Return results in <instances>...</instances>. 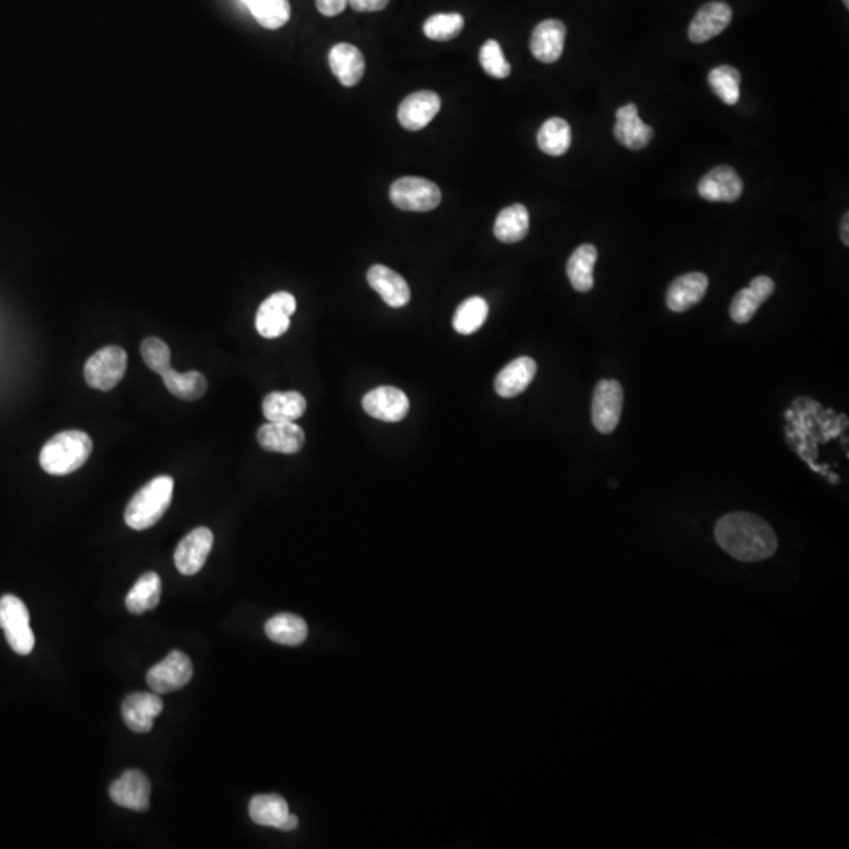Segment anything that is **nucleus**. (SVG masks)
<instances>
[{
  "mask_svg": "<svg viewBox=\"0 0 849 849\" xmlns=\"http://www.w3.org/2000/svg\"><path fill=\"white\" fill-rule=\"evenodd\" d=\"M596 260H598V250L592 244H582L574 250L566 265V274L574 290L579 293L592 290L595 283L593 268H595Z\"/></svg>",
  "mask_w": 849,
  "mask_h": 849,
  "instance_id": "27",
  "label": "nucleus"
},
{
  "mask_svg": "<svg viewBox=\"0 0 849 849\" xmlns=\"http://www.w3.org/2000/svg\"><path fill=\"white\" fill-rule=\"evenodd\" d=\"M488 313V302L485 299L478 298V296L466 299L456 309L455 317H453V328L461 335L474 334L485 324Z\"/></svg>",
  "mask_w": 849,
  "mask_h": 849,
  "instance_id": "33",
  "label": "nucleus"
},
{
  "mask_svg": "<svg viewBox=\"0 0 849 849\" xmlns=\"http://www.w3.org/2000/svg\"><path fill=\"white\" fill-rule=\"evenodd\" d=\"M409 398L397 387L383 386L370 390L362 400V408L368 416L381 422L397 423L409 412Z\"/></svg>",
  "mask_w": 849,
  "mask_h": 849,
  "instance_id": "10",
  "label": "nucleus"
},
{
  "mask_svg": "<svg viewBox=\"0 0 849 849\" xmlns=\"http://www.w3.org/2000/svg\"><path fill=\"white\" fill-rule=\"evenodd\" d=\"M566 27L559 19H546L538 24L530 38L533 57L543 63H554L565 48Z\"/></svg>",
  "mask_w": 849,
  "mask_h": 849,
  "instance_id": "19",
  "label": "nucleus"
},
{
  "mask_svg": "<svg viewBox=\"0 0 849 849\" xmlns=\"http://www.w3.org/2000/svg\"><path fill=\"white\" fill-rule=\"evenodd\" d=\"M717 544L739 562H760L776 554L779 540L765 519L747 511L728 513L714 527Z\"/></svg>",
  "mask_w": 849,
  "mask_h": 849,
  "instance_id": "1",
  "label": "nucleus"
},
{
  "mask_svg": "<svg viewBox=\"0 0 849 849\" xmlns=\"http://www.w3.org/2000/svg\"><path fill=\"white\" fill-rule=\"evenodd\" d=\"M480 63L483 70L496 79H505L510 76V63L505 59L504 51L496 40H488L480 49Z\"/></svg>",
  "mask_w": 849,
  "mask_h": 849,
  "instance_id": "37",
  "label": "nucleus"
},
{
  "mask_svg": "<svg viewBox=\"0 0 849 849\" xmlns=\"http://www.w3.org/2000/svg\"><path fill=\"white\" fill-rule=\"evenodd\" d=\"M390 200L403 211H427L438 208L442 200L441 189L433 181L419 177H405L390 186Z\"/></svg>",
  "mask_w": 849,
  "mask_h": 849,
  "instance_id": "5",
  "label": "nucleus"
},
{
  "mask_svg": "<svg viewBox=\"0 0 849 849\" xmlns=\"http://www.w3.org/2000/svg\"><path fill=\"white\" fill-rule=\"evenodd\" d=\"M161 376L170 394L180 400H199L208 389L205 376L199 372L178 373L170 367Z\"/></svg>",
  "mask_w": 849,
  "mask_h": 849,
  "instance_id": "30",
  "label": "nucleus"
},
{
  "mask_svg": "<svg viewBox=\"0 0 849 849\" xmlns=\"http://www.w3.org/2000/svg\"><path fill=\"white\" fill-rule=\"evenodd\" d=\"M128 356L120 346H106L90 357L84 368L85 381L93 389L109 392L114 389L126 373Z\"/></svg>",
  "mask_w": 849,
  "mask_h": 849,
  "instance_id": "6",
  "label": "nucleus"
},
{
  "mask_svg": "<svg viewBox=\"0 0 849 849\" xmlns=\"http://www.w3.org/2000/svg\"><path fill=\"white\" fill-rule=\"evenodd\" d=\"M711 90L728 106H735L741 96V74L735 67L722 65L711 70L708 76Z\"/></svg>",
  "mask_w": 849,
  "mask_h": 849,
  "instance_id": "34",
  "label": "nucleus"
},
{
  "mask_svg": "<svg viewBox=\"0 0 849 849\" xmlns=\"http://www.w3.org/2000/svg\"><path fill=\"white\" fill-rule=\"evenodd\" d=\"M26 604L13 595L0 598V628L7 642L18 655L27 656L35 647L34 631L30 629Z\"/></svg>",
  "mask_w": 849,
  "mask_h": 849,
  "instance_id": "4",
  "label": "nucleus"
},
{
  "mask_svg": "<svg viewBox=\"0 0 849 849\" xmlns=\"http://www.w3.org/2000/svg\"><path fill=\"white\" fill-rule=\"evenodd\" d=\"M257 23L265 29L276 30L290 21L291 8L288 0H243Z\"/></svg>",
  "mask_w": 849,
  "mask_h": 849,
  "instance_id": "32",
  "label": "nucleus"
},
{
  "mask_svg": "<svg viewBox=\"0 0 849 849\" xmlns=\"http://www.w3.org/2000/svg\"><path fill=\"white\" fill-rule=\"evenodd\" d=\"M161 601V578L156 573L140 576L133 589L126 596V609L131 614L142 615L153 611Z\"/></svg>",
  "mask_w": 849,
  "mask_h": 849,
  "instance_id": "29",
  "label": "nucleus"
},
{
  "mask_svg": "<svg viewBox=\"0 0 849 849\" xmlns=\"http://www.w3.org/2000/svg\"><path fill=\"white\" fill-rule=\"evenodd\" d=\"M140 354H142L145 365L159 375L166 372L167 368L172 367L170 365V361H172L170 348L161 339H156V337L145 339L140 345Z\"/></svg>",
  "mask_w": 849,
  "mask_h": 849,
  "instance_id": "36",
  "label": "nucleus"
},
{
  "mask_svg": "<svg viewBox=\"0 0 849 849\" xmlns=\"http://www.w3.org/2000/svg\"><path fill=\"white\" fill-rule=\"evenodd\" d=\"M346 5H348V0H317L318 12L321 15L328 16V18L340 15L345 10Z\"/></svg>",
  "mask_w": 849,
  "mask_h": 849,
  "instance_id": "41",
  "label": "nucleus"
},
{
  "mask_svg": "<svg viewBox=\"0 0 849 849\" xmlns=\"http://www.w3.org/2000/svg\"><path fill=\"white\" fill-rule=\"evenodd\" d=\"M173 478L159 475L148 482L129 500L125 521L131 529L145 530L155 526L172 504Z\"/></svg>",
  "mask_w": 849,
  "mask_h": 849,
  "instance_id": "3",
  "label": "nucleus"
},
{
  "mask_svg": "<svg viewBox=\"0 0 849 849\" xmlns=\"http://www.w3.org/2000/svg\"><path fill=\"white\" fill-rule=\"evenodd\" d=\"M615 117H617L614 126L615 139L629 150H642L655 136L653 128L640 120L639 109L634 103L620 107Z\"/></svg>",
  "mask_w": 849,
  "mask_h": 849,
  "instance_id": "18",
  "label": "nucleus"
},
{
  "mask_svg": "<svg viewBox=\"0 0 849 849\" xmlns=\"http://www.w3.org/2000/svg\"><path fill=\"white\" fill-rule=\"evenodd\" d=\"M761 304L763 302L758 299L754 291L750 290V288H744V290L738 291L735 298H733L732 306H730V315H732L735 323H749L755 317V313L760 309Z\"/></svg>",
  "mask_w": 849,
  "mask_h": 849,
  "instance_id": "38",
  "label": "nucleus"
},
{
  "mask_svg": "<svg viewBox=\"0 0 849 849\" xmlns=\"http://www.w3.org/2000/svg\"><path fill=\"white\" fill-rule=\"evenodd\" d=\"M266 636L280 645L296 647L307 639L309 628L307 623L298 615L279 614L268 620L265 626Z\"/></svg>",
  "mask_w": 849,
  "mask_h": 849,
  "instance_id": "28",
  "label": "nucleus"
},
{
  "mask_svg": "<svg viewBox=\"0 0 849 849\" xmlns=\"http://www.w3.org/2000/svg\"><path fill=\"white\" fill-rule=\"evenodd\" d=\"M743 189V180L728 166L716 167L699 183L700 197L708 202H736L743 195Z\"/></svg>",
  "mask_w": 849,
  "mask_h": 849,
  "instance_id": "17",
  "label": "nucleus"
},
{
  "mask_svg": "<svg viewBox=\"0 0 849 849\" xmlns=\"http://www.w3.org/2000/svg\"><path fill=\"white\" fill-rule=\"evenodd\" d=\"M249 815L260 826L276 827L282 831L290 816L288 804L279 794H258L249 804Z\"/></svg>",
  "mask_w": 849,
  "mask_h": 849,
  "instance_id": "25",
  "label": "nucleus"
},
{
  "mask_svg": "<svg viewBox=\"0 0 849 849\" xmlns=\"http://www.w3.org/2000/svg\"><path fill=\"white\" fill-rule=\"evenodd\" d=\"M306 409V398L299 392H272L263 400V416L268 422H296Z\"/></svg>",
  "mask_w": 849,
  "mask_h": 849,
  "instance_id": "24",
  "label": "nucleus"
},
{
  "mask_svg": "<svg viewBox=\"0 0 849 849\" xmlns=\"http://www.w3.org/2000/svg\"><path fill=\"white\" fill-rule=\"evenodd\" d=\"M194 675L191 659L184 655L183 651H170L164 661L151 667L147 673V683L151 691L156 694H169V692L183 689Z\"/></svg>",
  "mask_w": 849,
  "mask_h": 849,
  "instance_id": "7",
  "label": "nucleus"
},
{
  "mask_svg": "<svg viewBox=\"0 0 849 849\" xmlns=\"http://www.w3.org/2000/svg\"><path fill=\"white\" fill-rule=\"evenodd\" d=\"M162 710L164 702L156 692H134L123 700V721L133 732L148 733Z\"/></svg>",
  "mask_w": 849,
  "mask_h": 849,
  "instance_id": "13",
  "label": "nucleus"
},
{
  "mask_svg": "<svg viewBox=\"0 0 849 849\" xmlns=\"http://www.w3.org/2000/svg\"><path fill=\"white\" fill-rule=\"evenodd\" d=\"M845 2L846 7H849V0H843Z\"/></svg>",
  "mask_w": 849,
  "mask_h": 849,
  "instance_id": "44",
  "label": "nucleus"
},
{
  "mask_svg": "<svg viewBox=\"0 0 849 849\" xmlns=\"http://www.w3.org/2000/svg\"><path fill=\"white\" fill-rule=\"evenodd\" d=\"M257 439L266 452L293 455L302 449L306 433L295 422H268L258 430Z\"/></svg>",
  "mask_w": 849,
  "mask_h": 849,
  "instance_id": "16",
  "label": "nucleus"
},
{
  "mask_svg": "<svg viewBox=\"0 0 849 849\" xmlns=\"http://www.w3.org/2000/svg\"><path fill=\"white\" fill-rule=\"evenodd\" d=\"M298 824H299L298 816L291 815V813H290V816H288L287 823H285V826H283L282 831H285V832L295 831L296 827H298Z\"/></svg>",
  "mask_w": 849,
  "mask_h": 849,
  "instance_id": "42",
  "label": "nucleus"
},
{
  "mask_svg": "<svg viewBox=\"0 0 849 849\" xmlns=\"http://www.w3.org/2000/svg\"><path fill=\"white\" fill-rule=\"evenodd\" d=\"M749 288L754 291L755 295L758 296V299H760L761 302H766L769 298H771L774 290H776V283H774V280H772L771 277L758 276L750 282Z\"/></svg>",
  "mask_w": 849,
  "mask_h": 849,
  "instance_id": "39",
  "label": "nucleus"
},
{
  "mask_svg": "<svg viewBox=\"0 0 849 849\" xmlns=\"http://www.w3.org/2000/svg\"><path fill=\"white\" fill-rule=\"evenodd\" d=\"M329 65L335 78L345 87H354L361 82L365 71L362 52L350 43H339L329 52Z\"/></svg>",
  "mask_w": 849,
  "mask_h": 849,
  "instance_id": "23",
  "label": "nucleus"
},
{
  "mask_svg": "<svg viewBox=\"0 0 849 849\" xmlns=\"http://www.w3.org/2000/svg\"><path fill=\"white\" fill-rule=\"evenodd\" d=\"M537 375V362L532 357H518L504 370H500L494 381V389L502 398H515L522 394Z\"/></svg>",
  "mask_w": 849,
  "mask_h": 849,
  "instance_id": "22",
  "label": "nucleus"
},
{
  "mask_svg": "<svg viewBox=\"0 0 849 849\" xmlns=\"http://www.w3.org/2000/svg\"><path fill=\"white\" fill-rule=\"evenodd\" d=\"M295 312V296L287 291L274 293L258 307L255 318L258 334L265 339H277L290 329V318Z\"/></svg>",
  "mask_w": 849,
  "mask_h": 849,
  "instance_id": "8",
  "label": "nucleus"
},
{
  "mask_svg": "<svg viewBox=\"0 0 849 849\" xmlns=\"http://www.w3.org/2000/svg\"><path fill=\"white\" fill-rule=\"evenodd\" d=\"M622 384L615 379H601L593 392L592 420L596 430L611 434L617 428L623 409Z\"/></svg>",
  "mask_w": 849,
  "mask_h": 849,
  "instance_id": "9",
  "label": "nucleus"
},
{
  "mask_svg": "<svg viewBox=\"0 0 849 849\" xmlns=\"http://www.w3.org/2000/svg\"><path fill=\"white\" fill-rule=\"evenodd\" d=\"M464 19L458 13H438L423 24V34L430 40L450 41L463 32Z\"/></svg>",
  "mask_w": 849,
  "mask_h": 849,
  "instance_id": "35",
  "label": "nucleus"
},
{
  "mask_svg": "<svg viewBox=\"0 0 849 849\" xmlns=\"http://www.w3.org/2000/svg\"><path fill=\"white\" fill-rule=\"evenodd\" d=\"M112 801L120 807L134 810V812H147L150 809L151 785L144 772L137 769H129L123 772L111 785Z\"/></svg>",
  "mask_w": 849,
  "mask_h": 849,
  "instance_id": "12",
  "label": "nucleus"
},
{
  "mask_svg": "<svg viewBox=\"0 0 849 849\" xmlns=\"http://www.w3.org/2000/svg\"><path fill=\"white\" fill-rule=\"evenodd\" d=\"M732 16V8L725 2H708L692 18L689 24V40L700 45L721 35L732 23Z\"/></svg>",
  "mask_w": 849,
  "mask_h": 849,
  "instance_id": "14",
  "label": "nucleus"
},
{
  "mask_svg": "<svg viewBox=\"0 0 849 849\" xmlns=\"http://www.w3.org/2000/svg\"><path fill=\"white\" fill-rule=\"evenodd\" d=\"M389 2L390 0H348L353 10L362 13L381 12Z\"/></svg>",
  "mask_w": 849,
  "mask_h": 849,
  "instance_id": "40",
  "label": "nucleus"
},
{
  "mask_svg": "<svg viewBox=\"0 0 849 849\" xmlns=\"http://www.w3.org/2000/svg\"><path fill=\"white\" fill-rule=\"evenodd\" d=\"M92 450L89 434L79 430L63 431L41 449L40 466L51 475L73 474L87 463Z\"/></svg>",
  "mask_w": 849,
  "mask_h": 849,
  "instance_id": "2",
  "label": "nucleus"
},
{
  "mask_svg": "<svg viewBox=\"0 0 849 849\" xmlns=\"http://www.w3.org/2000/svg\"><path fill=\"white\" fill-rule=\"evenodd\" d=\"M708 277L703 272H689L673 280L667 290L666 302L672 312L683 313L705 298Z\"/></svg>",
  "mask_w": 849,
  "mask_h": 849,
  "instance_id": "21",
  "label": "nucleus"
},
{
  "mask_svg": "<svg viewBox=\"0 0 849 849\" xmlns=\"http://www.w3.org/2000/svg\"><path fill=\"white\" fill-rule=\"evenodd\" d=\"M529 227V211L526 206L516 203L500 211L494 224V235L500 243L515 244L526 238Z\"/></svg>",
  "mask_w": 849,
  "mask_h": 849,
  "instance_id": "26",
  "label": "nucleus"
},
{
  "mask_svg": "<svg viewBox=\"0 0 849 849\" xmlns=\"http://www.w3.org/2000/svg\"><path fill=\"white\" fill-rule=\"evenodd\" d=\"M538 147L546 155L563 156L570 150L571 126L563 118H549L541 126L537 136Z\"/></svg>",
  "mask_w": 849,
  "mask_h": 849,
  "instance_id": "31",
  "label": "nucleus"
},
{
  "mask_svg": "<svg viewBox=\"0 0 849 849\" xmlns=\"http://www.w3.org/2000/svg\"><path fill=\"white\" fill-rule=\"evenodd\" d=\"M214 535L206 527H197L189 532L178 544L177 551L173 555L177 570L184 576H194L202 570L211 549H213Z\"/></svg>",
  "mask_w": 849,
  "mask_h": 849,
  "instance_id": "11",
  "label": "nucleus"
},
{
  "mask_svg": "<svg viewBox=\"0 0 849 849\" xmlns=\"http://www.w3.org/2000/svg\"><path fill=\"white\" fill-rule=\"evenodd\" d=\"M368 285L378 293L387 306L392 309L405 307L411 301V290L400 274L384 265H375L368 269Z\"/></svg>",
  "mask_w": 849,
  "mask_h": 849,
  "instance_id": "20",
  "label": "nucleus"
},
{
  "mask_svg": "<svg viewBox=\"0 0 849 849\" xmlns=\"http://www.w3.org/2000/svg\"><path fill=\"white\" fill-rule=\"evenodd\" d=\"M439 111H441V98L438 93L423 90V92L406 96L398 107V120L408 131H420L430 125Z\"/></svg>",
  "mask_w": 849,
  "mask_h": 849,
  "instance_id": "15",
  "label": "nucleus"
},
{
  "mask_svg": "<svg viewBox=\"0 0 849 849\" xmlns=\"http://www.w3.org/2000/svg\"><path fill=\"white\" fill-rule=\"evenodd\" d=\"M848 227H849V216H848V214H845V219H843V222H842V241H843V243H845V246H849Z\"/></svg>",
  "mask_w": 849,
  "mask_h": 849,
  "instance_id": "43",
  "label": "nucleus"
}]
</instances>
